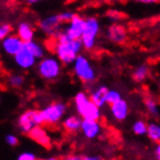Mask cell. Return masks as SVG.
I'll return each instance as SVG.
<instances>
[{"instance_id": "obj_10", "label": "cell", "mask_w": 160, "mask_h": 160, "mask_svg": "<svg viewBox=\"0 0 160 160\" xmlns=\"http://www.w3.org/2000/svg\"><path fill=\"white\" fill-rule=\"evenodd\" d=\"M1 47L6 55L14 57L21 50H23L24 42L21 40L18 34H11L1 40Z\"/></svg>"}, {"instance_id": "obj_9", "label": "cell", "mask_w": 160, "mask_h": 160, "mask_svg": "<svg viewBox=\"0 0 160 160\" xmlns=\"http://www.w3.org/2000/svg\"><path fill=\"white\" fill-rule=\"evenodd\" d=\"M85 24H86V19H84L82 16L78 15V14H74L73 19L68 22L63 32L68 38L80 40L82 36V32H84Z\"/></svg>"}, {"instance_id": "obj_32", "label": "cell", "mask_w": 160, "mask_h": 160, "mask_svg": "<svg viewBox=\"0 0 160 160\" xmlns=\"http://www.w3.org/2000/svg\"><path fill=\"white\" fill-rule=\"evenodd\" d=\"M133 1H136V2H139V4H154V2H157L158 0H133Z\"/></svg>"}, {"instance_id": "obj_8", "label": "cell", "mask_w": 160, "mask_h": 160, "mask_svg": "<svg viewBox=\"0 0 160 160\" xmlns=\"http://www.w3.org/2000/svg\"><path fill=\"white\" fill-rule=\"evenodd\" d=\"M60 21L58 14L57 15H48L41 19L38 22V29L43 32L44 35L49 37H55L60 32Z\"/></svg>"}, {"instance_id": "obj_30", "label": "cell", "mask_w": 160, "mask_h": 160, "mask_svg": "<svg viewBox=\"0 0 160 160\" xmlns=\"http://www.w3.org/2000/svg\"><path fill=\"white\" fill-rule=\"evenodd\" d=\"M5 142H6V144H7V145H9V146L14 148V146H16V145H18V143H19V139H18V137H16L15 135L9 133V135H7V136L5 137Z\"/></svg>"}, {"instance_id": "obj_23", "label": "cell", "mask_w": 160, "mask_h": 160, "mask_svg": "<svg viewBox=\"0 0 160 160\" xmlns=\"http://www.w3.org/2000/svg\"><path fill=\"white\" fill-rule=\"evenodd\" d=\"M148 125L143 120H137L132 124V132L136 136H144L148 133Z\"/></svg>"}, {"instance_id": "obj_34", "label": "cell", "mask_w": 160, "mask_h": 160, "mask_svg": "<svg viewBox=\"0 0 160 160\" xmlns=\"http://www.w3.org/2000/svg\"><path fill=\"white\" fill-rule=\"evenodd\" d=\"M101 1H102V0H101Z\"/></svg>"}, {"instance_id": "obj_3", "label": "cell", "mask_w": 160, "mask_h": 160, "mask_svg": "<svg viewBox=\"0 0 160 160\" xmlns=\"http://www.w3.org/2000/svg\"><path fill=\"white\" fill-rule=\"evenodd\" d=\"M63 63L56 56H44L38 60L36 65V70L38 76L44 80L53 81L57 80L63 71Z\"/></svg>"}, {"instance_id": "obj_22", "label": "cell", "mask_w": 160, "mask_h": 160, "mask_svg": "<svg viewBox=\"0 0 160 160\" xmlns=\"http://www.w3.org/2000/svg\"><path fill=\"white\" fill-rule=\"evenodd\" d=\"M146 136L148 137V139L159 143L160 142V124L152 122V123H148V133Z\"/></svg>"}, {"instance_id": "obj_5", "label": "cell", "mask_w": 160, "mask_h": 160, "mask_svg": "<svg viewBox=\"0 0 160 160\" xmlns=\"http://www.w3.org/2000/svg\"><path fill=\"white\" fill-rule=\"evenodd\" d=\"M66 110H68V106L64 102L56 101V102L49 103L43 109H41L43 123L47 125H56L60 121L64 120Z\"/></svg>"}, {"instance_id": "obj_18", "label": "cell", "mask_w": 160, "mask_h": 160, "mask_svg": "<svg viewBox=\"0 0 160 160\" xmlns=\"http://www.w3.org/2000/svg\"><path fill=\"white\" fill-rule=\"evenodd\" d=\"M81 123H82V117L79 115H70V116L65 117L62 122L63 129L68 133H76V132L80 131Z\"/></svg>"}, {"instance_id": "obj_17", "label": "cell", "mask_w": 160, "mask_h": 160, "mask_svg": "<svg viewBox=\"0 0 160 160\" xmlns=\"http://www.w3.org/2000/svg\"><path fill=\"white\" fill-rule=\"evenodd\" d=\"M16 34L23 42L35 40V28L28 21H21L16 27Z\"/></svg>"}, {"instance_id": "obj_13", "label": "cell", "mask_w": 160, "mask_h": 160, "mask_svg": "<svg viewBox=\"0 0 160 160\" xmlns=\"http://www.w3.org/2000/svg\"><path fill=\"white\" fill-rule=\"evenodd\" d=\"M110 106V114L112 117L117 122H123L127 120V117L129 116L130 112V108H129V103L124 99H121L115 103L109 104Z\"/></svg>"}, {"instance_id": "obj_11", "label": "cell", "mask_w": 160, "mask_h": 160, "mask_svg": "<svg viewBox=\"0 0 160 160\" xmlns=\"http://www.w3.org/2000/svg\"><path fill=\"white\" fill-rule=\"evenodd\" d=\"M80 131L84 135L85 138L95 139V138L100 136L101 131H102V125L100 124L99 120H86V118H82Z\"/></svg>"}, {"instance_id": "obj_4", "label": "cell", "mask_w": 160, "mask_h": 160, "mask_svg": "<svg viewBox=\"0 0 160 160\" xmlns=\"http://www.w3.org/2000/svg\"><path fill=\"white\" fill-rule=\"evenodd\" d=\"M72 72L82 84H92L96 80V71L87 57L80 53L72 64Z\"/></svg>"}, {"instance_id": "obj_20", "label": "cell", "mask_w": 160, "mask_h": 160, "mask_svg": "<svg viewBox=\"0 0 160 160\" xmlns=\"http://www.w3.org/2000/svg\"><path fill=\"white\" fill-rule=\"evenodd\" d=\"M6 82H7L8 87H11L12 89H20V88L23 87L26 79H24V77L22 74H20V73H11L7 77Z\"/></svg>"}, {"instance_id": "obj_2", "label": "cell", "mask_w": 160, "mask_h": 160, "mask_svg": "<svg viewBox=\"0 0 160 160\" xmlns=\"http://www.w3.org/2000/svg\"><path fill=\"white\" fill-rule=\"evenodd\" d=\"M77 114L86 120H100L101 108L91 100L87 93L80 91L73 98Z\"/></svg>"}, {"instance_id": "obj_1", "label": "cell", "mask_w": 160, "mask_h": 160, "mask_svg": "<svg viewBox=\"0 0 160 160\" xmlns=\"http://www.w3.org/2000/svg\"><path fill=\"white\" fill-rule=\"evenodd\" d=\"M82 49L84 45L81 40L68 38L63 30H60L55 36V42L52 45V51L55 56L64 65H72L80 52L82 51Z\"/></svg>"}, {"instance_id": "obj_15", "label": "cell", "mask_w": 160, "mask_h": 160, "mask_svg": "<svg viewBox=\"0 0 160 160\" xmlns=\"http://www.w3.org/2000/svg\"><path fill=\"white\" fill-rule=\"evenodd\" d=\"M28 135L32 140H35L37 144L42 145L44 148H49L50 144H51V137H50L48 131H47L42 125L35 127L32 131L29 132Z\"/></svg>"}, {"instance_id": "obj_27", "label": "cell", "mask_w": 160, "mask_h": 160, "mask_svg": "<svg viewBox=\"0 0 160 160\" xmlns=\"http://www.w3.org/2000/svg\"><path fill=\"white\" fill-rule=\"evenodd\" d=\"M13 32L12 26L9 23H1L0 26V38L2 40L5 37H7L8 35H11Z\"/></svg>"}, {"instance_id": "obj_14", "label": "cell", "mask_w": 160, "mask_h": 160, "mask_svg": "<svg viewBox=\"0 0 160 160\" xmlns=\"http://www.w3.org/2000/svg\"><path fill=\"white\" fill-rule=\"evenodd\" d=\"M107 37L112 43L123 44L128 38L127 29L118 23H112L107 29Z\"/></svg>"}, {"instance_id": "obj_6", "label": "cell", "mask_w": 160, "mask_h": 160, "mask_svg": "<svg viewBox=\"0 0 160 160\" xmlns=\"http://www.w3.org/2000/svg\"><path fill=\"white\" fill-rule=\"evenodd\" d=\"M100 22L95 16H89L86 19L84 32H82V36L80 38L85 50L91 51L96 47V38L100 34Z\"/></svg>"}, {"instance_id": "obj_33", "label": "cell", "mask_w": 160, "mask_h": 160, "mask_svg": "<svg viewBox=\"0 0 160 160\" xmlns=\"http://www.w3.org/2000/svg\"><path fill=\"white\" fill-rule=\"evenodd\" d=\"M27 1V4L29 5H36L38 4V2H41V1H43V0H26Z\"/></svg>"}, {"instance_id": "obj_26", "label": "cell", "mask_w": 160, "mask_h": 160, "mask_svg": "<svg viewBox=\"0 0 160 160\" xmlns=\"http://www.w3.org/2000/svg\"><path fill=\"white\" fill-rule=\"evenodd\" d=\"M107 18H108L112 23H117L118 21H121L123 19V14L117 11H109L107 13Z\"/></svg>"}, {"instance_id": "obj_12", "label": "cell", "mask_w": 160, "mask_h": 160, "mask_svg": "<svg viewBox=\"0 0 160 160\" xmlns=\"http://www.w3.org/2000/svg\"><path fill=\"white\" fill-rule=\"evenodd\" d=\"M13 59H14V63H15L16 66L21 70H24V71L30 70L34 66H36L37 60H38L36 57L32 56L30 52H28L24 49L21 50L19 53H16L15 56L13 57Z\"/></svg>"}, {"instance_id": "obj_7", "label": "cell", "mask_w": 160, "mask_h": 160, "mask_svg": "<svg viewBox=\"0 0 160 160\" xmlns=\"http://www.w3.org/2000/svg\"><path fill=\"white\" fill-rule=\"evenodd\" d=\"M41 110L28 109L24 110L18 118V127L22 133H29L37 125H43Z\"/></svg>"}, {"instance_id": "obj_28", "label": "cell", "mask_w": 160, "mask_h": 160, "mask_svg": "<svg viewBox=\"0 0 160 160\" xmlns=\"http://www.w3.org/2000/svg\"><path fill=\"white\" fill-rule=\"evenodd\" d=\"M59 16L60 21H62V23H66L68 24L70 21L73 19V16H74V13L71 12V11H64V12H62L58 14Z\"/></svg>"}, {"instance_id": "obj_31", "label": "cell", "mask_w": 160, "mask_h": 160, "mask_svg": "<svg viewBox=\"0 0 160 160\" xmlns=\"http://www.w3.org/2000/svg\"><path fill=\"white\" fill-rule=\"evenodd\" d=\"M154 156L158 160H160V142L157 144L156 148H154Z\"/></svg>"}, {"instance_id": "obj_19", "label": "cell", "mask_w": 160, "mask_h": 160, "mask_svg": "<svg viewBox=\"0 0 160 160\" xmlns=\"http://www.w3.org/2000/svg\"><path fill=\"white\" fill-rule=\"evenodd\" d=\"M24 50H27L28 52H30L32 56H35L37 59L40 60L41 58H43L45 55V49L40 42H37L35 40L28 41V42H24Z\"/></svg>"}, {"instance_id": "obj_25", "label": "cell", "mask_w": 160, "mask_h": 160, "mask_svg": "<svg viewBox=\"0 0 160 160\" xmlns=\"http://www.w3.org/2000/svg\"><path fill=\"white\" fill-rule=\"evenodd\" d=\"M122 99V95L121 93L117 91V89H109L108 95H107V101H108V104L115 103L118 100Z\"/></svg>"}, {"instance_id": "obj_24", "label": "cell", "mask_w": 160, "mask_h": 160, "mask_svg": "<svg viewBox=\"0 0 160 160\" xmlns=\"http://www.w3.org/2000/svg\"><path fill=\"white\" fill-rule=\"evenodd\" d=\"M145 108L148 110V112L152 116H157L159 114V106L157 103V101L152 98H146L144 101Z\"/></svg>"}, {"instance_id": "obj_21", "label": "cell", "mask_w": 160, "mask_h": 160, "mask_svg": "<svg viewBox=\"0 0 160 160\" xmlns=\"http://www.w3.org/2000/svg\"><path fill=\"white\" fill-rule=\"evenodd\" d=\"M148 74H150V68H148V65H138L135 70H133V73H132V78L136 82H143L148 79Z\"/></svg>"}, {"instance_id": "obj_16", "label": "cell", "mask_w": 160, "mask_h": 160, "mask_svg": "<svg viewBox=\"0 0 160 160\" xmlns=\"http://www.w3.org/2000/svg\"><path fill=\"white\" fill-rule=\"evenodd\" d=\"M108 92H109V88L107 87V86L99 85V86H96L92 92H91L89 98H91V100L95 104H98L100 108H103L106 104H108V101H107Z\"/></svg>"}, {"instance_id": "obj_29", "label": "cell", "mask_w": 160, "mask_h": 160, "mask_svg": "<svg viewBox=\"0 0 160 160\" xmlns=\"http://www.w3.org/2000/svg\"><path fill=\"white\" fill-rule=\"evenodd\" d=\"M35 159H36V154L34 152H30V151L21 152L18 156V160H35Z\"/></svg>"}]
</instances>
